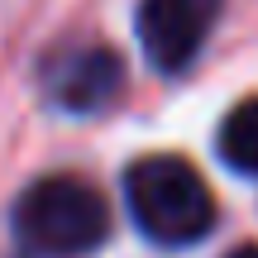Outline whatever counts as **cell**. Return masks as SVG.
<instances>
[{
  "label": "cell",
  "instance_id": "cell-1",
  "mask_svg": "<svg viewBox=\"0 0 258 258\" xmlns=\"http://www.w3.org/2000/svg\"><path fill=\"white\" fill-rule=\"evenodd\" d=\"M124 201L134 225L153 244L182 249L215 230V196L206 177L177 153H148L134 158L124 172Z\"/></svg>",
  "mask_w": 258,
  "mask_h": 258
},
{
  "label": "cell",
  "instance_id": "cell-4",
  "mask_svg": "<svg viewBox=\"0 0 258 258\" xmlns=\"http://www.w3.org/2000/svg\"><path fill=\"white\" fill-rule=\"evenodd\" d=\"M124 86V62L105 43H72L48 57L43 67V91L57 110L67 115H96L120 96Z\"/></svg>",
  "mask_w": 258,
  "mask_h": 258
},
{
  "label": "cell",
  "instance_id": "cell-2",
  "mask_svg": "<svg viewBox=\"0 0 258 258\" xmlns=\"http://www.w3.org/2000/svg\"><path fill=\"white\" fill-rule=\"evenodd\" d=\"M15 234L38 258H86L110 234V206L82 177H43L19 196Z\"/></svg>",
  "mask_w": 258,
  "mask_h": 258
},
{
  "label": "cell",
  "instance_id": "cell-5",
  "mask_svg": "<svg viewBox=\"0 0 258 258\" xmlns=\"http://www.w3.org/2000/svg\"><path fill=\"white\" fill-rule=\"evenodd\" d=\"M220 158L244 177H258V96L239 101L220 124Z\"/></svg>",
  "mask_w": 258,
  "mask_h": 258
},
{
  "label": "cell",
  "instance_id": "cell-3",
  "mask_svg": "<svg viewBox=\"0 0 258 258\" xmlns=\"http://www.w3.org/2000/svg\"><path fill=\"white\" fill-rule=\"evenodd\" d=\"M225 0H144L139 5V43L158 72H186L201 57Z\"/></svg>",
  "mask_w": 258,
  "mask_h": 258
},
{
  "label": "cell",
  "instance_id": "cell-6",
  "mask_svg": "<svg viewBox=\"0 0 258 258\" xmlns=\"http://www.w3.org/2000/svg\"><path fill=\"white\" fill-rule=\"evenodd\" d=\"M230 258H258V244H244V249H234Z\"/></svg>",
  "mask_w": 258,
  "mask_h": 258
}]
</instances>
